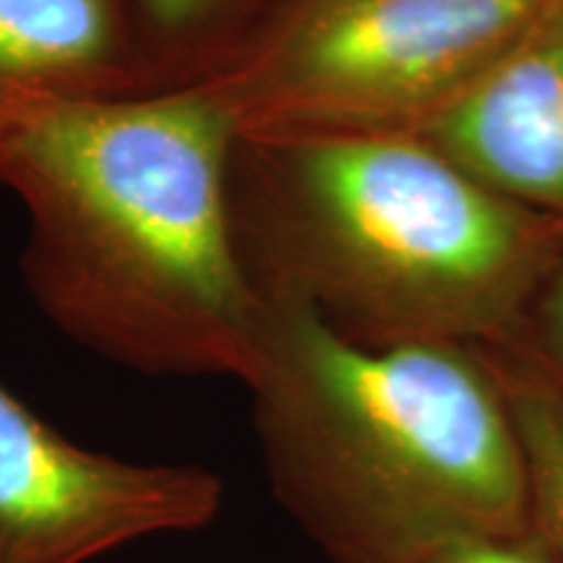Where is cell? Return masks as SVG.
<instances>
[{
	"instance_id": "obj_1",
	"label": "cell",
	"mask_w": 563,
	"mask_h": 563,
	"mask_svg": "<svg viewBox=\"0 0 563 563\" xmlns=\"http://www.w3.org/2000/svg\"><path fill=\"white\" fill-rule=\"evenodd\" d=\"M235 136L196 84L150 95L0 84V186L30 220L21 272L63 334L146 376L245 386L266 300L232 230Z\"/></svg>"
},
{
	"instance_id": "obj_2",
	"label": "cell",
	"mask_w": 563,
	"mask_h": 563,
	"mask_svg": "<svg viewBox=\"0 0 563 563\" xmlns=\"http://www.w3.org/2000/svg\"><path fill=\"white\" fill-rule=\"evenodd\" d=\"M228 186L253 285L363 344L511 342L563 253L415 133H238Z\"/></svg>"
},
{
	"instance_id": "obj_3",
	"label": "cell",
	"mask_w": 563,
	"mask_h": 563,
	"mask_svg": "<svg viewBox=\"0 0 563 563\" xmlns=\"http://www.w3.org/2000/svg\"><path fill=\"white\" fill-rule=\"evenodd\" d=\"M264 300L253 426L274 496L329 563L530 530L522 446L481 347L363 344L308 302Z\"/></svg>"
},
{
	"instance_id": "obj_4",
	"label": "cell",
	"mask_w": 563,
	"mask_h": 563,
	"mask_svg": "<svg viewBox=\"0 0 563 563\" xmlns=\"http://www.w3.org/2000/svg\"><path fill=\"white\" fill-rule=\"evenodd\" d=\"M545 5L279 0L194 84L238 133H412L473 87Z\"/></svg>"
},
{
	"instance_id": "obj_5",
	"label": "cell",
	"mask_w": 563,
	"mask_h": 563,
	"mask_svg": "<svg viewBox=\"0 0 563 563\" xmlns=\"http://www.w3.org/2000/svg\"><path fill=\"white\" fill-rule=\"evenodd\" d=\"M196 464L118 460L70 441L0 382V563H91L220 514Z\"/></svg>"
},
{
	"instance_id": "obj_6",
	"label": "cell",
	"mask_w": 563,
	"mask_h": 563,
	"mask_svg": "<svg viewBox=\"0 0 563 563\" xmlns=\"http://www.w3.org/2000/svg\"><path fill=\"white\" fill-rule=\"evenodd\" d=\"M415 136L506 199L563 222V0Z\"/></svg>"
},
{
	"instance_id": "obj_7",
	"label": "cell",
	"mask_w": 563,
	"mask_h": 563,
	"mask_svg": "<svg viewBox=\"0 0 563 563\" xmlns=\"http://www.w3.org/2000/svg\"><path fill=\"white\" fill-rule=\"evenodd\" d=\"M0 84L150 95L129 0H0Z\"/></svg>"
},
{
	"instance_id": "obj_8",
	"label": "cell",
	"mask_w": 563,
	"mask_h": 563,
	"mask_svg": "<svg viewBox=\"0 0 563 563\" xmlns=\"http://www.w3.org/2000/svg\"><path fill=\"white\" fill-rule=\"evenodd\" d=\"M154 91L188 87L235 51L279 0H129Z\"/></svg>"
},
{
	"instance_id": "obj_9",
	"label": "cell",
	"mask_w": 563,
	"mask_h": 563,
	"mask_svg": "<svg viewBox=\"0 0 563 563\" xmlns=\"http://www.w3.org/2000/svg\"><path fill=\"white\" fill-rule=\"evenodd\" d=\"M501 384L527 475V527L563 563V389L514 347H481Z\"/></svg>"
},
{
	"instance_id": "obj_10",
	"label": "cell",
	"mask_w": 563,
	"mask_h": 563,
	"mask_svg": "<svg viewBox=\"0 0 563 563\" xmlns=\"http://www.w3.org/2000/svg\"><path fill=\"white\" fill-rule=\"evenodd\" d=\"M504 347L522 352L527 361L563 389V253L534 295L517 336Z\"/></svg>"
},
{
	"instance_id": "obj_11",
	"label": "cell",
	"mask_w": 563,
	"mask_h": 563,
	"mask_svg": "<svg viewBox=\"0 0 563 563\" xmlns=\"http://www.w3.org/2000/svg\"><path fill=\"white\" fill-rule=\"evenodd\" d=\"M394 563H559L530 530L470 532L439 540Z\"/></svg>"
}]
</instances>
